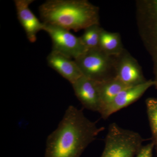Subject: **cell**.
<instances>
[{
  "instance_id": "cell-1",
  "label": "cell",
  "mask_w": 157,
  "mask_h": 157,
  "mask_svg": "<svg viewBox=\"0 0 157 157\" xmlns=\"http://www.w3.org/2000/svg\"><path fill=\"white\" fill-rule=\"evenodd\" d=\"M104 129L87 118L81 109L70 105L47 137L44 157H80Z\"/></svg>"
},
{
  "instance_id": "cell-2",
  "label": "cell",
  "mask_w": 157,
  "mask_h": 157,
  "mask_svg": "<svg viewBox=\"0 0 157 157\" xmlns=\"http://www.w3.org/2000/svg\"><path fill=\"white\" fill-rule=\"evenodd\" d=\"M42 22L78 32L100 24L99 9L86 0H48L39 8Z\"/></svg>"
},
{
  "instance_id": "cell-3",
  "label": "cell",
  "mask_w": 157,
  "mask_h": 157,
  "mask_svg": "<svg viewBox=\"0 0 157 157\" xmlns=\"http://www.w3.org/2000/svg\"><path fill=\"white\" fill-rule=\"evenodd\" d=\"M136 8L138 32L152 60L157 90V0H138Z\"/></svg>"
},
{
  "instance_id": "cell-4",
  "label": "cell",
  "mask_w": 157,
  "mask_h": 157,
  "mask_svg": "<svg viewBox=\"0 0 157 157\" xmlns=\"http://www.w3.org/2000/svg\"><path fill=\"white\" fill-rule=\"evenodd\" d=\"M137 132L109 124L101 157H135L145 140Z\"/></svg>"
},
{
  "instance_id": "cell-5",
  "label": "cell",
  "mask_w": 157,
  "mask_h": 157,
  "mask_svg": "<svg viewBox=\"0 0 157 157\" xmlns=\"http://www.w3.org/2000/svg\"><path fill=\"white\" fill-rule=\"evenodd\" d=\"M74 60L82 75L90 79L102 82L115 77L116 57L100 48L87 49Z\"/></svg>"
},
{
  "instance_id": "cell-6",
  "label": "cell",
  "mask_w": 157,
  "mask_h": 157,
  "mask_svg": "<svg viewBox=\"0 0 157 157\" xmlns=\"http://www.w3.org/2000/svg\"><path fill=\"white\" fill-rule=\"evenodd\" d=\"M44 31L48 34L51 39L52 50L70 58L75 59L87 50L80 37L76 36L68 30L45 24Z\"/></svg>"
},
{
  "instance_id": "cell-7",
  "label": "cell",
  "mask_w": 157,
  "mask_h": 157,
  "mask_svg": "<svg viewBox=\"0 0 157 157\" xmlns=\"http://www.w3.org/2000/svg\"><path fill=\"white\" fill-rule=\"evenodd\" d=\"M115 77L129 87L143 84L147 81L137 60L125 49L116 57Z\"/></svg>"
},
{
  "instance_id": "cell-8",
  "label": "cell",
  "mask_w": 157,
  "mask_h": 157,
  "mask_svg": "<svg viewBox=\"0 0 157 157\" xmlns=\"http://www.w3.org/2000/svg\"><path fill=\"white\" fill-rule=\"evenodd\" d=\"M154 80H147L143 84L130 86L118 94L100 113L104 119L108 118L113 113L126 107L140 99L145 92L152 86H155Z\"/></svg>"
},
{
  "instance_id": "cell-9",
  "label": "cell",
  "mask_w": 157,
  "mask_h": 157,
  "mask_svg": "<svg viewBox=\"0 0 157 157\" xmlns=\"http://www.w3.org/2000/svg\"><path fill=\"white\" fill-rule=\"evenodd\" d=\"M72 85L75 95L83 107L100 113L101 104L99 82L82 76Z\"/></svg>"
},
{
  "instance_id": "cell-10",
  "label": "cell",
  "mask_w": 157,
  "mask_h": 157,
  "mask_svg": "<svg viewBox=\"0 0 157 157\" xmlns=\"http://www.w3.org/2000/svg\"><path fill=\"white\" fill-rule=\"evenodd\" d=\"M34 0H15L17 18L29 42L36 41L37 35L40 31H44L45 24L41 22L31 11L29 6Z\"/></svg>"
},
{
  "instance_id": "cell-11",
  "label": "cell",
  "mask_w": 157,
  "mask_h": 157,
  "mask_svg": "<svg viewBox=\"0 0 157 157\" xmlns=\"http://www.w3.org/2000/svg\"><path fill=\"white\" fill-rule=\"evenodd\" d=\"M48 64L71 84L83 76L78 65L72 59L52 50L47 57Z\"/></svg>"
},
{
  "instance_id": "cell-12",
  "label": "cell",
  "mask_w": 157,
  "mask_h": 157,
  "mask_svg": "<svg viewBox=\"0 0 157 157\" xmlns=\"http://www.w3.org/2000/svg\"><path fill=\"white\" fill-rule=\"evenodd\" d=\"M99 47L105 53L113 57L118 56L124 50L120 35L103 29L100 36Z\"/></svg>"
},
{
  "instance_id": "cell-13",
  "label": "cell",
  "mask_w": 157,
  "mask_h": 157,
  "mask_svg": "<svg viewBox=\"0 0 157 157\" xmlns=\"http://www.w3.org/2000/svg\"><path fill=\"white\" fill-rule=\"evenodd\" d=\"M99 86L101 104V109L100 113L118 94L123 90L129 87L115 77L106 81L99 82Z\"/></svg>"
},
{
  "instance_id": "cell-14",
  "label": "cell",
  "mask_w": 157,
  "mask_h": 157,
  "mask_svg": "<svg viewBox=\"0 0 157 157\" xmlns=\"http://www.w3.org/2000/svg\"><path fill=\"white\" fill-rule=\"evenodd\" d=\"M102 29L100 24L93 25L85 29L80 38L87 49L100 48V36Z\"/></svg>"
},
{
  "instance_id": "cell-15",
  "label": "cell",
  "mask_w": 157,
  "mask_h": 157,
  "mask_svg": "<svg viewBox=\"0 0 157 157\" xmlns=\"http://www.w3.org/2000/svg\"><path fill=\"white\" fill-rule=\"evenodd\" d=\"M145 104L151 130L152 142L157 151V98H148L145 101Z\"/></svg>"
},
{
  "instance_id": "cell-16",
  "label": "cell",
  "mask_w": 157,
  "mask_h": 157,
  "mask_svg": "<svg viewBox=\"0 0 157 157\" xmlns=\"http://www.w3.org/2000/svg\"><path fill=\"white\" fill-rule=\"evenodd\" d=\"M154 147V144L152 142L145 146H142L136 157H153V150Z\"/></svg>"
}]
</instances>
